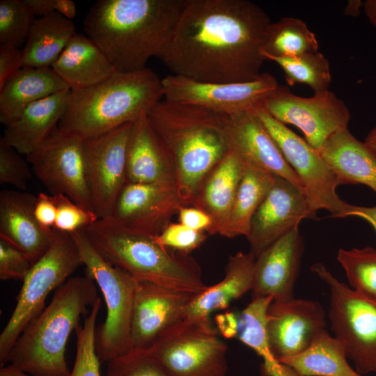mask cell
<instances>
[{"instance_id": "6da1fadb", "label": "cell", "mask_w": 376, "mask_h": 376, "mask_svg": "<svg viewBox=\"0 0 376 376\" xmlns=\"http://www.w3.org/2000/svg\"><path fill=\"white\" fill-rule=\"evenodd\" d=\"M271 24L248 0H185L157 57L171 74L213 83L246 82L262 74Z\"/></svg>"}, {"instance_id": "7a4b0ae2", "label": "cell", "mask_w": 376, "mask_h": 376, "mask_svg": "<svg viewBox=\"0 0 376 376\" xmlns=\"http://www.w3.org/2000/svg\"><path fill=\"white\" fill-rule=\"evenodd\" d=\"M185 0H100L84 29L119 72L146 68L166 44Z\"/></svg>"}, {"instance_id": "3957f363", "label": "cell", "mask_w": 376, "mask_h": 376, "mask_svg": "<svg viewBox=\"0 0 376 376\" xmlns=\"http://www.w3.org/2000/svg\"><path fill=\"white\" fill-rule=\"evenodd\" d=\"M147 117L169 157L182 204L191 206L206 176L230 150L226 116L163 98Z\"/></svg>"}, {"instance_id": "277c9868", "label": "cell", "mask_w": 376, "mask_h": 376, "mask_svg": "<svg viewBox=\"0 0 376 376\" xmlns=\"http://www.w3.org/2000/svg\"><path fill=\"white\" fill-rule=\"evenodd\" d=\"M99 297L97 285L88 276L69 278L19 336L10 354V364L31 376H69L68 340Z\"/></svg>"}, {"instance_id": "5b68a950", "label": "cell", "mask_w": 376, "mask_h": 376, "mask_svg": "<svg viewBox=\"0 0 376 376\" xmlns=\"http://www.w3.org/2000/svg\"><path fill=\"white\" fill-rule=\"evenodd\" d=\"M163 98L162 79L151 69L116 71L94 86L70 90L58 127L91 138L134 123Z\"/></svg>"}, {"instance_id": "8992f818", "label": "cell", "mask_w": 376, "mask_h": 376, "mask_svg": "<svg viewBox=\"0 0 376 376\" xmlns=\"http://www.w3.org/2000/svg\"><path fill=\"white\" fill-rule=\"evenodd\" d=\"M85 233L95 251L109 263L139 281L198 294L206 288L198 263L173 253L148 235L125 227L111 217L99 219Z\"/></svg>"}, {"instance_id": "52a82bcc", "label": "cell", "mask_w": 376, "mask_h": 376, "mask_svg": "<svg viewBox=\"0 0 376 376\" xmlns=\"http://www.w3.org/2000/svg\"><path fill=\"white\" fill-rule=\"evenodd\" d=\"M75 241L86 275L102 292L107 308L104 322L96 328L95 350L100 361L130 352L131 322L138 281L107 262L94 249L84 230L71 234Z\"/></svg>"}, {"instance_id": "ba28073f", "label": "cell", "mask_w": 376, "mask_h": 376, "mask_svg": "<svg viewBox=\"0 0 376 376\" xmlns=\"http://www.w3.org/2000/svg\"><path fill=\"white\" fill-rule=\"evenodd\" d=\"M81 265L72 235L54 229L49 249L33 264L23 280L16 306L1 333V367L9 362L13 345L25 327L45 308L49 293L63 284Z\"/></svg>"}, {"instance_id": "9c48e42d", "label": "cell", "mask_w": 376, "mask_h": 376, "mask_svg": "<svg viewBox=\"0 0 376 376\" xmlns=\"http://www.w3.org/2000/svg\"><path fill=\"white\" fill-rule=\"evenodd\" d=\"M169 376H225L227 345L209 318L183 319L148 350Z\"/></svg>"}, {"instance_id": "30bf717a", "label": "cell", "mask_w": 376, "mask_h": 376, "mask_svg": "<svg viewBox=\"0 0 376 376\" xmlns=\"http://www.w3.org/2000/svg\"><path fill=\"white\" fill-rule=\"evenodd\" d=\"M311 269L329 287L331 328L347 358L359 373H376V302L340 281L322 263L313 265Z\"/></svg>"}, {"instance_id": "8fae6325", "label": "cell", "mask_w": 376, "mask_h": 376, "mask_svg": "<svg viewBox=\"0 0 376 376\" xmlns=\"http://www.w3.org/2000/svg\"><path fill=\"white\" fill-rule=\"evenodd\" d=\"M253 110L298 175L312 212L325 210L332 217L344 218L348 203L337 194L338 180L320 152L262 107Z\"/></svg>"}, {"instance_id": "7c38bea8", "label": "cell", "mask_w": 376, "mask_h": 376, "mask_svg": "<svg viewBox=\"0 0 376 376\" xmlns=\"http://www.w3.org/2000/svg\"><path fill=\"white\" fill-rule=\"evenodd\" d=\"M260 107L281 123L299 129L305 140L319 152L330 136L347 128L351 117L345 102L329 90L304 97L279 85Z\"/></svg>"}, {"instance_id": "4fadbf2b", "label": "cell", "mask_w": 376, "mask_h": 376, "mask_svg": "<svg viewBox=\"0 0 376 376\" xmlns=\"http://www.w3.org/2000/svg\"><path fill=\"white\" fill-rule=\"evenodd\" d=\"M26 158L51 194H63L93 211L86 177L84 138L58 127Z\"/></svg>"}, {"instance_id": "5bb4252c", "label": "cell", "mask_w": 376, "mask_h": 376, "mask_svg": "<svg viewBox=\"0 0 376 376\" xmlns=\"http://www.w3.org/2000/svg\"><path fill=\"white\" fill-rule=\"evenodd\" d=\"M164 99L231 116L255 109L279 86L271 74L263 72L246 82L213 83L170 74L162 79Z\"/></svg>"}, {"instance_id": "9a60e30c", "label": "cell", "mask_w": 376, "mask_h": 376, "mask_svg": "<svg viewBox=\"0 0 376 376\" xmlns=\"http://www.w3.org/2000/svg\"><path fill=\"white\" fill-rule=\"evenodd\" d=\"M132 123L85 139L86 177L98 219L111 217L127 183V157Z\"/></svg>"}, {"instance_id": "2e32d148", "label": "cell", "mask_w": 376, "mask_h": 376, "mask_svg": "<svg viewBox=\"0 0 376 376\" xmlns=\"http://www.w3.org/2000/svg\"><path fill=\"white\" fill-rule=\"evenodd\" d=\"M304 191L275 176L274 183L254 213L246 237L257 257L276 240L299 228L304 219H315Z\"/></svg>"}, {"instance_id": "e0dca14e", "label": "cell", "mask_w": 376, "mask_h": 376, "mask_svg": "<svg viewBox=\"0 0 376 376\" xmlns=\"http://www.w3.org/2000/svg\"><path fill=\"white\" fill-rule=\"evenodd\" d=\"M196 295L138 281L131 322L132 350H148L164 331L183 320Z\"/></svg>"}, {"instance_id": "ac0fdd59", "label": "cell", "mask_w": 376, "mask_h": 376, "mask_svg": "<svg viewBox=\"0 0 376 376\" xmlns=\"http://www.w3.org/2000/svg\"><path fill=\"white\" fill-rule=\"evenodd\" d=\"M325 327V313L317 301H272L267 310L268 343L278 359L303 352Z\"/></svg>"}, {"instance_id": "d6986e66", "label": "cell", "mask_w": 376, "mask_h": 376, "mask_svg": "<svg viewBox=\"0 0 376 376\" xmlns=\"http://www.w3.org/2000/svg\"><path fill=\"white\" fill-rule=\"evenodd\" d=\"M183 205L175 187L127 182L111 217L125 227L156 236Z\"/></svg>"}, {"instance_id": "ffe728a7", "label": "cell", "mask_w": 376, "mask_h": 376, "mask_svg": "<svg viewBox=\"0 0 376 376\" xmlns=\"http://www.w3.org/2000/svg\"><path fill=\"white\" fill-rule=\"evenodd\" d=\"M253 109L226 116L229 149L244 164L285 178L304 191L298 175Z\"/></svg>"}, {"instance_id": "44dd1931", "label": "cell", "mask_w": 376, "mask_h": 376, "mask_svg": "<svg viewBox=\"0 0 376 376\" xmlns=\"http://www.w3.org/2000/svg\"><path fill=\"white\" fill-rule=\"evenodd\" d=\"M303 251L299 228L262 251L256 258L253 298L272 297L275 301L293 299Z\"/></svg>"}, {"instance_id": "7402d4cb", "label": "cell", "mask_w": 376, "mask_h": 376, "mask_svg": "<svg viewBox=\"0 0 376 376\" xmlns=\"http://www.w3.org/2000/svg\"><path fill=\"white\" fill-rule=\"evenodd\" d=\"M36 197L20 190L0 193V238L24 252L33 264L49 249L54 236V230H44L36 221Z\"/></svg>"}, {"instance_id": "603a6c76", "label": "cell", "mask_w": 376, "mask_h": 376, "mask_svg": "<svg viewBox=\"0 0 376 376\" xmlns=\"http://www.w3.org/2000/svg\"><path fill=\"white\" fill-rule=\"evenodd\" d=\"M127 182L176 187L171 161L147 114L132 124L127 147Z\"/></svg>"}, {"instance_id": "cb8c5ba5", "label": "cell", "mask_w": 376, "mask_h": 376, "mask_svg": "<svg viewBox=\"0 0 376 376\" xmlns=\"http://www.w3.org/2000/svg\"><path fill=\"white\" fill-rule=\"evenodd\" d=\"M70 90L33 103L5 126L4 141L25 156L38 149L58 128L67 109Z\"/></svg>"}, {"instance_id": "d4e9b609", "label": "cell", "mask_w": 376, "mask_h": 376, "mask_svg": "<svg viewBox=\"0 0 376 376\" xmlns=\"http://www.w3.org/2000/svg\"><path fill=\"white\" fill-rule=\"evenodd\" d=\"M245 164L229 150L202 182L191 206L206 212L212 221L210 235H222L234 203Z\"/></svg>"}, {"instance_id": "484cf974", "label": "cell", "mask_w": 376, "mask_h": 376, "mask_svg": "<svg viewBox=\"0 0 376 376\" xmlns=\"http://www.w3.org/2000/svg\"><path fill=\"white\" fill-rule=\"evenodd\" d=\"M320 153L339 185L362 184L376 194V153L347 128L330 136Z\"/></svg>"}, {"instance_id": "4316f807", "label": "cell", "mask_w": 376, "mask_h": 376, "mask_svg": "<svg viewBox=\"0 0 376 376\" xmlns=\"http://www.w3.org/2000/svg\"><path fill=\"white\" fill-rule=\"evenodd\" d=\"M256 258L251 251L230 256L223 279L194 296L184 319L209 318L212 312L227 308L232 301L252 290Z\"/></svg>"}, {"instance_id": "83f0119b", "label": "cell", "mask_w": 376, "mask_h": 376, "mask_svg": "<svg viewBox=\"0 0 376 376\" xmlns=\"http://www.w3.org/2000/svg\"><path fill=\"white\" fill-rule=\"evenodd\" d=\"M52 68L70 90L94 86L117 71L91 39L77 33Z\"/></svg>"}, {"instance_id": "f1b7e54d", "label": "cell", "mask_w": 376, "mask_h": 376, "mask_svg": "<svg viewBox=\"0 0 376 376\" xmlns=\"http://www.w3.org/2000/svg\"><path fill=\"white\" fill-rule=\"evenodd\" d=\"M66 90L52 68H23L0 89V122L6 126L29 105Z\"/></svg>"}, {"instance_id": "f546056e", "label": "cell", "mask_w": 376, "mask_h": 376, "mask_svg": "<svg viewBox=\"0 0 376 376\" xmlns=\"http://www.w3.org/2000/svg\"><path fill=\"white\" fill-rule=\"evenodd\" d=\"M76 33L74 22L58 13L36 18L22 49L23 68H52Z\"/></svg>"}, {"instance_id": "4dcf8cb0", "label": "cell", "mask_w": 376, "mask_h": 376, "mask_svg": "<svg viewBox=\"0 0 376 376\" xmlns=\"http://www.w3.org/2000/svg\"><path fill=\"white\" fill-rule=\"evenodd\" d=\"M273 301L272 297L253 298L237 313L235 338L251 348L263 360V376H301L291 367L279 361L272 352L267 335V313Z\"/></svg>"}, {"instance_id": "1f68e13d", "label": "cell", "mask_w": 376, "mask_h": 376, "mask_svg": "<svg viewBox=\"0 0 376 376\" xmlns=\"http://www.w3.org/2000/svg\"><path fill=\"white\" fill-rule=\"evenodd\" d=\"M347 359L343 343L324 329L303 352L279 361L301 376H364Z\"/></svg>"}, {"instance_id": "d6a6232c", "label": "cell", "mask_w": 376, "mask_h": 376, "mask_svg": "<svg viewBox=\"0 0 376 376\" xmlns=\"http://www.w3.org/2000/svg\"><path fill=\"white\" fill-rule=\"evenodd\" d=\"M275 180V176L245 164L226 226L221 236H248L252 217Z\"/></svg>"}, {"instance_id": "836d02e7", "label": "cell", "mask_w": 376, "mask_h": 376, "mask_svg": "<svg viewBox=\"0 0 376 376\" xmlns=\"http://www.w3.org/2000/svg\"><path fill=\"white\" fill-rule=\"evenodd\" d=\"M315 34L301 19L283 17L268 27L262 49L268 57H292L318 52Z\"/></svg>"}, {"instance_id": "e575fe53", "label": "cell", "mask_w": 376, "mask_h": 376, "mask_svg": "<svg viewBox=\"0 0 376 376\" xmlns=\"http://www.w3.org/2000/svg\"><path fill=\"white\" fill-rule=\"evenodd\" d=\"M282 69L287 84L308 85L315 93L329 90L331 81L330 65L320 52L307 53L292 57H268Z\"/></svg>"}, {"instance_id": "d590c367", "label": "cell", "mask_w": 376, "mask_h": 376, "mask_svg": "<svg viewBox=\"0 0 376 376\" xmlns=\"http://www.w3.org/2000/svg\"><path fill=\"white\" fill-rule=\"evenodd\" d=\"M337 260L345 270L352 289L376 302V249H340Z\"/></svg>"}, {"instance_id": "8d00e7d4", "label": "cell", "mask_w": 376, "mask_h": 376, "mask_svg": "<svg viewBox=\"0 0 376 376\" xmlns=\"http://www.w3.org/2000/svg\"><path fill=\"white\" fill-rule=\"evenodd\" d=\"M36 19L26 0H1L0 45L20 48L26 42Z\"/></svg>"}, {"instance_id": "74e56055", "label": "cell", "mask_w": 376, "mask_h": 376, "mask_svg": "<svg viewBox=\"0 0 376 376\" xmlns=\"http://www.w3.org/2000/svg\"><path fill=\"white\" fill-rule=\"evenodd\" d=\"M100 297L91 307L83 326L76 329L77 348L72 369L69 376H100V359L95 350L96 322L101 306Z\"/></svg>"}, {"instance_id": "f35d334b", "label": "cell", "mask_w": 376, "mask_h": 376, "mask_svg": "<svg viewBox=\"0 0 376 376\" xmlns=\"http://www.w3.org/2000/svg\"><path fill=\"white\" fill-rule=\"evenodd\" d=\"M107 363L106 376H169L148 350H132Z\"/></svg>"}, {"instance_id": "ab89813d", "label": "cell", "mask_w": 376, "mask_h": 376, "mask_svg": "<svg viewBox=\"0 0 376 376\" xmlns=\"http://www.w3.org/2000/svg\"><path fill=\"white\" fill-rule=\"evenodd\" d=\"M53 195L55 196L57 207L54 230L72 234L85 230L99 219L93 211L80 205L68 196L61 194Z\"/></svg>"}, {"instance_id": "60d3db41", "label": "cell", "mask_w": 376, "mask_h": 376, "mask_svg": "<svg viewBox=\"0 0 376 376\" xmlns=\"http://www.w3.org/2000/svg\"><path fill=\"white\" fill-rule=\"evenodd\" d=\"M26 162L15 148L0 139V183L12 185L24 191L31 178Z\"/></svg>"}, {"instance_id": "b9f144b4", "label": "cell", "mask_w": 376, "mask_h": 376, "mask_svg": "<svg viewBox=\"0 0 376 376\" xmlns=\"http://www.w3.org/2000/svg\"><path fill=\"white\" fill-rule=\"evenodd\" d=\"M206 237L205 232L192 230L179 222H171L155 236V240L161 246L168 249L188 255L199 247Z\"/></svg>"}, {"instance_id": "7bdbcfd3", "label": "cell", "mask_w": 376, "mask_h": 376, "mask_svg": "<svg viewBox=\"0 0 376 376\" xmlns=\"http://www.w3.org/2000/svg\"><path fill=\"white\" fill-rule=\"evenodd\" d=\"M33 263L22 251L0 238V279L24 280Z\"/></svg>"}, {"instance_id": "ee69618b", "label": "cell", "mask_w": 376, "mask_h": 376, "mask_svg": "<svg viewBox=\"0 0 376 376\" xmlns=\"http://www.w3.org/2000/svg\"><path fill=\"white\" fill-rule=\"evenodd\" d=\"M22 68V49L11 45H0V89Z\"/></svg>"}, {"instance_id": "f6af8a7d", "label": "cell", "mask_w": 376, "mask_h": 376, "mask_svg": "<svg viewBox=\"0 0 376 376\" xmlns=\"http://www.w3.org/2000/svg\"><path fill=\"white\" fill-rule=\"evenodd\" d=\"M36 16L38 17L58 13L69 19L77 15L75 3L72 0H26Z\"/></svg>"}, {"instance_id": "bcb514c9", "label": "cell", "mask_w": 376, "mask_h": 376, "mask_svg": "<svg viewBox=\"0 0 376 376\" xmlns=\"http://www.w3.org/2000/svg\"><path fill=\"white\" fill-rule=\"evenodd\" d=\"M55 196L40 192L36 197L34 215L40 226L47 231L54 230L56 217Z\"/></svg>"}, {"instance_id": "7dc6e473", "label": "cell", "mask_w": 376, "mask_h": 376, "mask_svg": "<svg viewBox=\"0 0 376 376\" xmlns=\"http://www.w3.org/2000/svg\"><path fill=\"white\" fill-rule=\"evenodd\" d=\"M178 215L179 223L194 230L209 233L212 226L210 217L194 206H181Z\"/></svg>"}, {"instance_id": "c3c4849f", "label": "cell", "mask_w": 376, "mask_h": 376, "mask_svg": "<svg viewBox=\"0 0 376 376\" xmlns=\"http://www.w3.org/2000/svg\"><path fill=\"white\" fill-rule=\"evenodd\" d=\"M218 329L224 337L235 338L237 328V313L225 312L216 317Z\"/></svg>"}, {"instance_id": "681fc988", "label": "cell", "mask_w": 376, "mask_h": 376, "mask_svg": "<svg viewBox=\"0 0 376 376\" xmlns=\"http://www.w3.org/2000/svg\"><path fill=\"white\" fill-rule=\"evenodd\" d=\"M357 217L363 219L370 224L376 234V206L365 207L347 205L344 217Z\"/></svg>"}, {"instance_id": "f907efd6", "label": "cell", "mask_w": 376, "mask_h": 376, "mask_svg": "<svg viewBox=\"0 0 376 376\" xmlns=\"http://www.w3.org/2000/svg\"><path fill=\"white\" fill-rule=\"evenodd\" d=\"M365 14L373 25L376 27V0H367L363 3Z\"/></svg>"}, {"instance_id": "816d5d0a", "label": "cell", "mask_w": 376, "mask_h": 376, "mask_svg": "<svg viewBox=\"0 0 376 376\" xmlns=\"http://www.w3.org/2000/svg\"><path fill=\"white\" fill-rule=\"evenodd\" d=\"M0 376H31L17 367L10 364L0 368Z\"/></svg>"}, {"instance_id": "f5cc1de1", "label": "cell", "mask_w": 376, "mask_h": 376, "mask_svg": "<svg viewBox=\"0 0 376 376\" xmlns=\"http://www.w3.org/2000/svg\"><path fill=\"white\" fill-rule=\"evenodd\" d=\"M362 6H363V3L360 0L349 1L344 10L345 15L353 17L357 16Z\"/></svg>"}, {"instance_id": "db71d44e", "label": "cell", "mask_w": 376, "mask_h": 376, "mask_svg": "<svg viewBox=\"0 0 376 376\" xmlns=\"http://www.w3.org/2000/svg\"><path fill=\"white\" fill-rule=\"evenodd\" d=\"M364 142L376 153V126L369 132Z\"/></svg>"}]
</instances>
